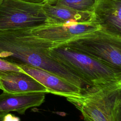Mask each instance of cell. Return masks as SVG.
<instances>
[{
    "label": "cell",
    "instance_id": "6da1fadb",
    "mask_svg": "<svg viewBox=\"0 0 121 121\" xmlns=\"http://www.w3.org/2000/svg\"><path fill=\"white\" fill-rule=\"evenodd\" d=\"M31 27L0 31V59L17 66L39 68L60 77L80 88H88L74 73L49 53L53 45L35 35Z\"/></svg>",
    "mask_w": 121,
    "mask_h": 121
},
{
    "label": "cell",
    "instance_id": "7a4b0ae2",
    "mask_svg": "<svg viewBox=\"0 0 121 121\" xmlns=\"http://www.w3.org/2000/svg\"><path fill=\"white\" fill-rule=\"evenodd\" d=\"M51 57L74 73L93 91L121 83V73L91 56L64 44L51 47Z\"/></svg>",
    "mask_w": 121,
    "mask_h": 121
},
{
    "label": "cell",
    "instance_id": "3957f363",
    "mask_svg": "<svg viewBox=\"0 0 121 121\" xmlns=\"http://www.w3.org/2000/svg\"><path fill=\"white\" fill-rule=\"evenodd\" d=\"M66 98L86 121H114L115 108L121 103V83Z\"/></svg>",
    "mask_w": 121,
    "mask_h": 121
},
{
    "label": "cell",
    "instance_id": "277c9868",
    "mask_svg": "<svg viewBox=\"0 0 121 121\" xmlns=\"http://www.w3.org/2000/svg\"><path fill=\"white\" fill-rule=\"evenodd\" d=\"M61 44L77 49L121 73V39L97 30Z\"/></svg>",
    "mask_w": 121,
    "mask_h": 121
},
{
    "label": "cell",
    "instance_id": "5b68a950",
    "mask_svg": "<svg viewBox=\"0 0 121 121\" xmlns=\"http://www.w3.org/2000/svg\"><path fill=\"white\" fill-rule=\"evenodd\" d=\"M42 6L21 0H2L0 3V31L44 24L46 17Z\"/></svg>",
    "mask_w": 121,
    "mask_h": 121
},
{
    "label": "cell",
    "instance_id": "8992f818",
    "mask_svg": "<svg viewBox=\"0 0 121 121\" xmlns=\"http://www.w3.org/2000/svg\"><path fill=\"white\" fill-rule=\"evenodd\" d=\"M30 30L35 35L54 46L79 36L100 30V28L94 22L69 25L44 23L36 26L31 27Z\"/></svg>",
    "mask_w": 121,
    "mask_h": 121
},
{
    "label": "cell",
    "instance_id": "52a82bcc",
    "mask_svg": "<svg viewBox=\"0 0 121 121\" xmlns=\"http://www.w3.org/2000/svg\"><path fill=\"white\" fill-rule=\"evenodd\" d=\"M93 15L100 30L121 39V0H97Z\"/></svg>",
    "mask_w": 121,
    "mask_h": 121
},
{
    "label": "cell",
    "instance_id": "ba28073f",
    "mask_svg": "<svg viewBox=\"0 0 121 121\" xmlns=\"http://www.w3.org/2000/svg\"><path fill=\"white\" fill-rule=\"evenodd\" d=\"M19 67L45 87L48 93L65 97L78 96L84 94L83 90L76 85L43 69L29 66Z\"/></svg>",
    "mask_w": 121,
    "mask_h": 121
},
{
    "label": "cell",
    "instance_id": "9c48e42d",
    "mask_svg": "<svg viewBox=\"0 0 121 121\" xmlns=\"http://www.w3.org/2000/svg\"><path fill=\"white\" fill-rule=\"evenodd\" d=\"M44 93L14 94L3 91L0 94V113L16 112L24 114L30 108L41 105L45 100Z\"/></svg>",
    "mask_w": 121,
    "mask_h": 121
},
{
    "label": "cell",
    "instance_id": "30bf717a",
    "mask_svg": "<svg viewBox=\"0 0 121 121\" xmlns=\"http://www.w3.org/2000/svg\"><path fill=\"white\" fill-rule=\"evenodd\" d=\"M1 90L10 93H48L43 85L24 71L0 75Z\"/></svg>",
    "mask_w": 121,
    "mask_h": 121
},
{
    "label": "cell",
    "instance_id": "8fae6325",
    "mask_svg": "<svg viewBox=\"0 0 121 121\" xmlns=\"http://www.w3.org/2000/svg\"><path fill=\"white\" fill-rule=\"evenodd\" d=\"M43 10L46 17L45 23L55 25H75L94 22L92 12H80L68 8L43 4Z\"/></svg>",
    "mask_w": 121,
    "mask_h": 121
},
{
    "label": "cell",
    "instance_id": "7c38bea8",
    "mask_svg": "<svg viewBox=\"0 0 121 121\" xmlns=\"http://www.w3.org/2000/svg\"><path fill=\"white\" fill-rule=\"evenodd\" d=\"M97 0H48L46 3L80 12L93 13Z\"/></svg>",
    "mask_w": 121,
    "mask_h": 121
},
{
    "label": "cell",
    "instance_id": "4fadbf2b",
    "mask_svg": "<svg viewBox=\"0 0 121 121\" xmlns=\"http://www.w3.org/2000/svg\"><path fill=\"white\" fill-rule=\"evenodd\" d=\"M17 66L0 59V75L14 72H22Z\"/></svg>",
    "mask_w": 121,
    "mask_h": 121
},
{
    "label": "cell",
    "instance_id": "5bb4252c",
    "mask_svg": "<svg viewBox=\"0 0 121 121\" xmlns=\"http://www.w3.org/2000/svg\"><path fill=\"white\" fill-rule=\"evenodd\" d=\"M114 121H121V103H120L115 108Z\"/></svg>",
    "mask_w": 121,
    "mask_h": 121
},
{
    "label": "cell",
    "instance_id": "9a60e30c",
    "mask_svg": "<svg viewBox=\"0 0 121 121\" xmlns=\"http://www.w3.org/2000/svg\"><path fill=\"white\" fill-rule=\"evenodd\" d=\"M3 121H20V119L13 114L8 113L5 115Z\"/></svg>",
    "mask_w": 121,
    "mask_h": 121
},
{
    "label": "cell",
    "instance_id": "2e32d148",
    "mask_svg": "<svg viewBox=\"0 0 121 121\" xmlns=\"http://www.w3.org/2000/svg\"><path fill=\"white\" fill-rule=\"evenodd\" d=\"M26 2L39 4H43L46 2L48 0H21Z\"/></svg>",
    "mask_w": 121,
    "mask_h": 121
},
{
    "label": "cell",
    "instance_id": "e0dca14e",
    "mask_svg": "<svg viewBox=\"0 0 121 121\" xmlns=\"http://www.w3.org/2000/svg\"><path fill=\"white\" fill-rule=\"evenodd\" d=\"M7 113H0V121H3L5 115Z\"/></svg>",
    "mask_w": 121,
    "mask_h": 121
},
{
    "label": "cell",
    "instance_id": "ac0fdd59",
    "mask_svg": "<svg viewBox=\"0 0 121 121\" xmlns=\"http://www.w3.org/2000/svg\"><path fill=\"white\" fill-rule=\"evenodd\" d=\"M2 1V0H0V3H1V2Z\"/></svg>",
    "mask_w": 121,
    "mask_h": 121
},
{
    "label": "cell",
    "instance_id": "d6986e66",
    "mask_svg": "<svg viewBox=\"0 0 121 121\" xmlns=\"http://www.w3.org/2000/svg\"><path fill=\"white\" fill-rule=\"evenodd\" d=\"M0 89H1V86H0Z\"/></svg>",
    "mask_w": 121,
    "mask_h": 121
}]
</instances>
